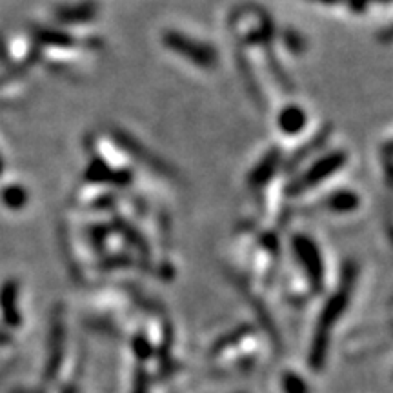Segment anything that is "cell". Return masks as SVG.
<instances>
[{"instance_id": "cell-7", "label": "cell", "mask_w": 393, "mask_h": 393, "mask_svg": "<svg viewBox=\"0 0 393 393\" xmlns=\"http://www.w3.org/2000/svg\"><path fill=\"white\" fill-rule=\"evenodd\" d=\"M392 152H393V143H392Z\"/></svg>"}, {"instance_id": "cell-5", "label": "cell", "mask_w": 393, "mask_h": 393, "mask_svg": "<svg viewBox=\"0 0 393 393\" xmlns=\"http://www.w3.org/2000/svg\"><path fill=\"white\" fill-rule=\"evenodd\" d=\"M279 166V153H271L264 159V161L255 168V170L251 171V177H250V182L253 186H259V184H266L268 180L271 179V168Z\"/></svg>"}, {"instance_id": "cell-6", "label": "cell", "mask_w": 393, "mask_h": 393, "mask_svg": "<svg viewBox=\"0 0 393 393\" xmlns=\"http://www.w3.org/2000/svg\"><path fill=\"white\" fill-rule=\"evenodd\" d=\"M380 38H383V40H393V24L380 35Z\"/></svg>"}, {"instance_id": "cell-2", "label": "cell", "mask_w": 393, "mask_h": 393, "mask_svg": "<svg viewBox=\"0 0 393 393\" xmlns=\"http://www.w3.org/2000/svg\"><path fill=\"white\" fill-rule=\"evenodd\" d=\"M344 164H346V155L342 152H335V153H330V155L326 157H322L321 161L312 164V168H310V170L297 180L294 193H300V191H306V188L321 184V182H324V180L330 179L333 173H337V171L341 170Z\"/></svg>"}, {"instance_id": "cell-4", "label": "cell", "mask_w": 393, "mask_h": 393, "mask_svg": "<svg viewBox=\"0 0 393 393\" xmlns=\"http://www.w3.org/2000/svg\"><path fill=\"white\" fill-rule=\"evenodd\" d=\"M306 111L298 106H288L279 113V128L286 135H297L306 126Z\"/></svg>"}, {"instance_id": "cell-3", "label": "cell", "mask_w": 393, "mask_h": 393, "mask_svg": "<svg viewBox=\"0 0 393 393\" xmlns=\"http://www.w3.org/2000/svg\"><path fill=\"white\" fill-rule=\"evenodd\" d=\"M360 206L359 195L353 191H337L322 202V208L332 214H351Z\"/></svg>"}, {"instance_id": "cell-1", "label": "cell", "mask_w": 393, "mask_h": 393, "mask_svg": "<svg viewBox=\"0 0 393 393\" xmlns=\"http://www.w3.org/2000/svg\"><path fill=\"white\" fill-rule=\"evenodd\" d=\"M162 42L170 51L184 57V61L191 62L200 70H214L217 66V51L208 42H202L199 38L180 33V31H166L162 35Z\"/></svg>"}]
</instances>
